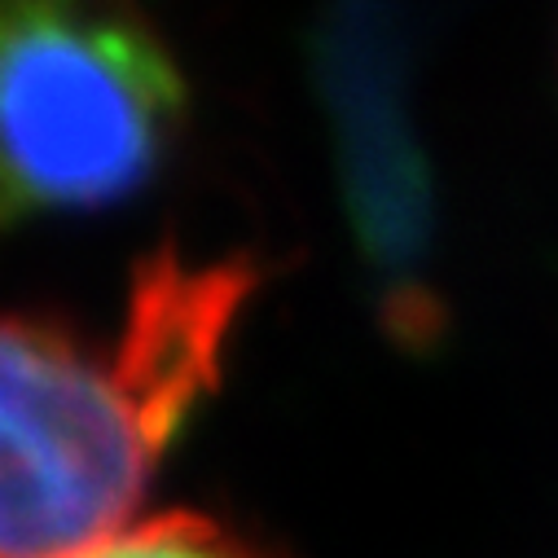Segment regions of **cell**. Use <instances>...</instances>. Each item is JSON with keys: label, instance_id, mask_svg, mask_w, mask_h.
<instances>
[{"label": "cell", "instance_id": "cell-1", "mask_svg": "<svg viewBox=\"0 0 558 558\" xmlns=\"http://www.w3.org/2000/svg\"><path fill=\"white\" fill-rule=\"evenodd\" d=\"M251 282L242 259L155 255L110 339L0 317V558H71L136 523Z\"/></svg>", "mask_w": 558, "mask_h": 558}, {"label": "cell", "instance_id": "cell-2", "mask_svg": "<svg viewBox=\"0 0 558 558\" xmlns=\"http://www.w3.org/2000/svg\"><path fill=\"white\" fill-rule=\"evenodd\" d=\"M181 114L142 0H0V229L142 190Z\"/></svg>", "mask_w": 558, "mask_h": 558}, {"label": "cell", "instance_id": "cell-3", "mask_svg": "<svg viewBox=\"0 0 558 558\" xmlns=\"http://www.w3.org/2000/svg\"><path fill=\"white\" fill-rule=\"evenodd\" d=\"M71 558H272V554L233 536L216 519L172 510V514H159L146 523H132L128 532H119L84 554H71Z\"/></svg>", "mask_w": 558, "mask_h": 558}]
</instances>
